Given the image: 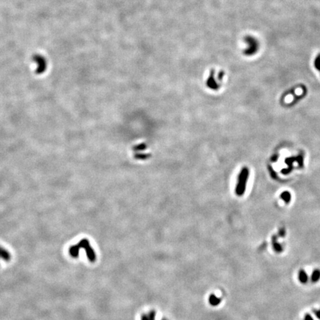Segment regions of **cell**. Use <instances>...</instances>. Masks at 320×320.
I'll return each mask as SVG.
<instances>
[{
  "label": "cell",
  "mask_w": 320,
  "mask_h": 320,
  "mask_svg": "<svg viewBox=\"0 0 320 320\" xmlns=\"http://www.w3.org/2000/svg\"><path fill=\"white\" fill-rule=\"evenodd\" d=\"M281 198H282L286 203H288L289 202H290L291 196H290V194L288 193V192L285 191V192H283V193L281 194Z\"/></svg>",
  "instance_id": "7"
},
{
  "label": "cell",
  "mask_w": 320,
  "mask_h": 320,
  "mask_svg": "<svg viewBox=\"0 0 320 320\" xmlns=\"http://www.w3.org/2000/svg\"><path fill=\"white\" fill-rule=\"evenodd\" d=\"M314 67L320 72V54L318 55L314 60Z\"/></svg>",
  "instance_id": "9"
},
{
  "label": "cell",
  "mask_w": 320,
  "mask_h": 320,
  "mask_svg": "<svg viewBox=\"0 0 320 320\" xmlns=\"http://www.w3.org/2000/svg\"><path fill=\"white\" fill-rule=\"evenodd\" d=\"M304 320H314V319H313V318L312 317L310 314H306V316H305V319Z\"/></svg>",
  "instance_id": "10"
},
{
  "label": "cell",
  "mask_w": 320,
  "mask_h": 320,
  "mask_svg": "<svg viewBox=\"0 0 320 320\" xmlns=\"http://www.w3.org/2000/svg\"><path fill=\"white\" fill-rule=\"evenodd\" d=\"M244 39L245 43L248 45L246 49L244 50V54L249 56L256 54L259 48V43L258 40L251 36H246Z\"/></svg>",
  "instance_id": "2"
},
{
  "label": "cell",
  "mask_w": 320,
  "mask_h": 320,
  "mask_svg": "<svg viewBox=\"0 0 320 320\" xmlns=\"http://www.w3.org/2000/svg\"><path fill=\"white\" fill-rule=\"evenodd\" d=\"M221 300L219 298H218L217 296H216L215 295H211L210 297V302H211V305H217L220 303Z\"/></svg>",
  "instance_id": "6"
},
{
  "label": "cell",
  "mask_w": 320,
  "mask_h": 320,
  "mask_svg": "<svg viewBox=\"0 0 320 320\" xmlns=\"http://www.w3.org/2000/svg\"><path fill=\"white\" fill-rule=\"evenodd\" d=\"M277 237H276V236H274L272 238V245H273V248H274V251L277 252V253H280V252H282V250H283V249H282V246L280 245V244L279 243V242H277Z\"/></svg>",
  "instance_id": "3"
},
{
  "label": "cell",
  "mask_w": 320,
  "mask_h": 320,
  "mask_svg": "<svg viewBox=\"0 0 320 320\" xmlns=\"http://www.w3.org/2000/svg\"><path fill=\"white\" fill-rule=\"evenodd\" d=\"M298 278H299V280H300V282H301V283L305 284L308 281V274H307L306 271H304V270H301V271H300V272H299V274H298Z\"/></svg>",
  "instance_id": "4"
},
{
  "label": "cell",
  "mask_w": 320,
  "mask_h": 320,
  "mask_svg": "<svg viewBox=\"0 0 320 320\" xmlns=\"http://www.w3.org/2000/svg\"><path fill=\"white\" fill-rule=\"evenodd\" d=\"M142 320H155V313L151 312L148 314L144 315L143 316H142Z\"/></svg>",
  "instance_id": "8"
},
{
  "label": "cell",
  "mask_w": 320,
  "mask_h": 320,
  "mask_svg": "<svg viewBox=\"0 0 320 320\" xmlns=\"http://www.w3.org/2000/svg\"><path fill=\"white\" fill-rule=\"evenodd\" d=\"M249 171L247 168H244L241 171L240 175L238 177V182H237V187H236V193L238 196H242L244 194L246 188L247 181L248 179Z\"/></svg>",
  "instance_id": "1"
},
{
  "label": "cell",
  "mask_w": 320,
  "mask_h": 320,
  "mask_svg": "<svg viewBox=\"0 0 320 320\" xmlns=\"http://www.w3.org/2000/svg\"><path fill=\"white\" fill-rule=\"evenodd\" d=\"M315 315H316V317L320 320V309L318 310V311H315Z\"/></svg>",
  "instance_id": "11"
},
{
  "label": "cell",
  "mask_w": 320,
  "mask_h": 320,
  "mask_svg": "<svg viewBox=\"0 0 320 320\" xmlns=\"http://www.w3.org/2000/svg\"><path fill=\"white\" fill-rule=\"evenodd\" d=\"M320 279V271L318 269L314 270L311 274V281L313 282H317Z\"/></svg>",
  "instance_id": "5"
},
{
  "label": "cell",
  "mask_w": 320,
  "mask_h": 320,
  "mask_svg": "<svg viewBox=\"0 0 320 320\" xmlns=\"http://www.w3.org/2000/svg\"><path fill=\"white\" fill-rule=\"evenodd\" d=\"M279 235H280L281 237H284V236L285 235V230H284V229L280 230V231H279Z\"/></svg>",
  "instance_id": "12"
}]
</instances>
